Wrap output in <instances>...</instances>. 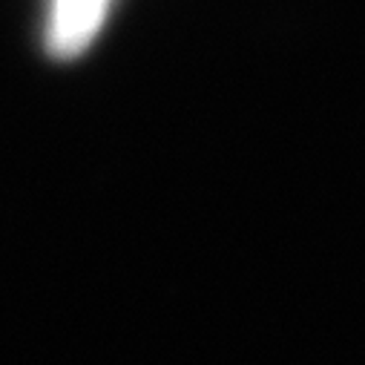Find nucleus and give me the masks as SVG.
<instances>
[{
  "label": "nucleus",
  "mask_w": 365,
  "mask_h": 365,
  "mask_svg": "<svg viewBox=\"0 0 365 365\" xmlns=\"http://www.w3.org/2000/svg\"><path fill=\"white\" fill-rule=\"evenodd\" d=\"M113 0H52L46 41L58 58H78L101 32Z\"/></svg>",
  "instance_id": "f257e3e1"
}]
</instances>
